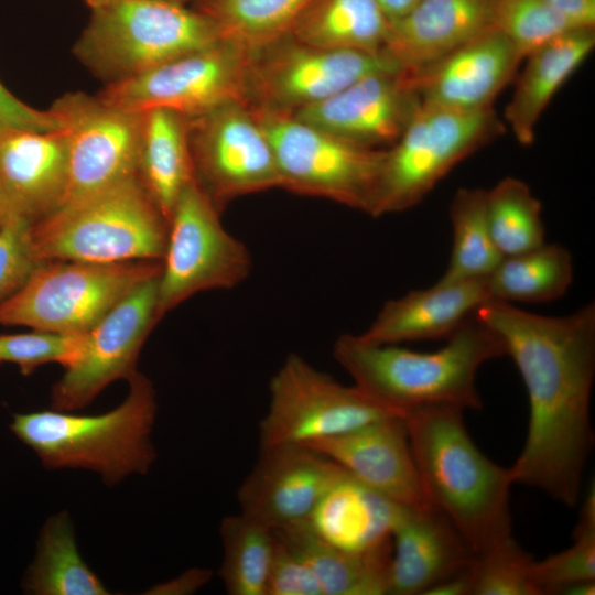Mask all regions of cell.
<instances>
[{"label":"cell","instance_id":"1","mask_svg":"<svg viewBox=\"0 0 595 595\" xmlns=\"http://www.w3.org/2000/svg\"><path fill=\"white\" fill-rule=\"evenodd\" d=\"M474 316L502 340L529 403L523 448L509 466L513 484L575 506L594 446L591 397L595 376V305L545 316L488 301Z\"/></svg>","mask_w":595,"mask_h":595},{"label":"cell","instance_id":"2","mask_svg":"<svg viewBox=\"0 0 595 595\" xmlns=\"http://www.w3.org/2000/svg\"><path fill=\"white\" fill-rule=\"evenodd\" d=\"M463 410L450 405L403 413L410 447L429 502L465 539L476 558L512 536L509 467L474 443Z\"/></svg>","mask_w":595,"mask_h":595},{"label":"cell","instance_id":"3","mask_svg":"<svg viewBox=\"0 0 595 595\" xmlns=\"http://www.w3.org/2000/svg\"><path fill=\"white\" fill-rule=\"evenodd\" d=\"M333 356L355 386L403 414L430 405L480 410L477 371L485 363L506 356V349L494 331L472 316L434 351L343 334L333 345Z\"/></svg>","mask_w":595,"mask_h":595},{"label":"cell","instance_id":"4","mask_svg":"<svg viewBox=\"0 0 595 595\" xmlns=\"http://www.w3.org/2000/svg\"><path fill=\"white\" fill-rule=\"evenodd\" d=\"M129 393L116 409L98 415L60 410L17 413L12 433L48 468H86L115 485L131 473L144 474L155 458L150 433L156 413L151 381L136 371Z\"/></svg>","mask_w":595,"mask_h":595},{"label":"cell","instance_id":"5","mask_svg":"<svg viewBox=\"0 0 595 595\" xmlns=\"http://www.w3.org/2000/svg\"><path fill=\"white\" fill-rule=\"evenodd\" d=\"M169 221L137 176L62 204L30 223L39 262L161 261Z\"/></svg>","mask_w":595,"mask_h":595},{"label":"cell","instance_id":"6","mask_svg":"<svg viewBox=\"0 0 595 595\" xmlns=\"http://www.w3.org/2000/svg\"><path fill=\"white\" fill-rule=\"evenodd\" d=\"M91 11L74 54L108 84L223 40L209 17L172 0H109Z\"/></svg>","mask_w":595,"mask_h":595},{"label":"cell","instance_id":"7","mask_svg":"<svg viewBox=\"0 0 595 595\" xmlns=\"http://www.w3.org/2000/svg\"><path fill=\"white\" fill-rule=\"evenodd\" d=\"M161 272V261L41 262L0 303V324L84 334L138 285Z\"/></svg>","mask_w":595,"mask_h":595},{"label":"cell","instance_id":"8","mask_svg":"<svg viewBox=\"0 0 595 595\" xmlns=\"http://www.w3.org/2000/svg\"><path fill=\"white\" fill-rule=\"evenodd\" d=\"M504 132L494 108L458 111L422 106L399 140L385 150L369 216L418 205L454 166Z\"/></svg>","mask_w":595,"mask_h":595},{"label":"cell","instance_id":"9","mask_svg":"<svg viewBox=\"0 0 595 595\" xmlns=\"http://www.w3.org/2000/svg\"><path fill=\"white\" fill-rule=\"evenodd\" d=\"M251 110L272 148L281 188L369 215L385 150L357 145L288 113Z\"/></svg>","mask_w":595,"mask_h":595},{"label":"cell","instance_id":"10","mask_svg":"<svg viewBox=\"0 0 595 595\" xmlns=\"http://www.w3.org/2000/svg\"><path fill=\"white\" fill-rule=\"evenodd\" d=\"M251 269L249 249L223 226L220 212L193 178L169 219L159 278L160 316L199 292L238 286Z\"/></svg>","mask_w":595,"mask_h":595},{"label":"cell","instance_id":"11","mask_svg":"<svg viewBox=\"0 0 595 595\" xmlns=\"http://www.w3.org/2000/svg\"><path fill=\"white\" fill-rule=\"evenodd\" d=\"M269 397L259 423L260 448L307 444L386 416L403 415L357 386L338 382L294 353L272 376Z\"/></svg>","mask_w":595,"mask_h":595},{"label":"cell","instance_id":"12","mask_svg":"<svg viewBox=\"0 0 595 595\" xmlns=\"http://www.w3.org/2000/svg\"><path fill=\"white\" fill-rule=\"evenodd\" d=\"M250 48L227 40L110 83L97 96L136 112L164 108L193 118L231 102L248 106Z\"/></svg>","mask_w":595,"mask_h":595},{"label":"cell","instance_id":"13","mask_svg":"<svg viewBox=\"0 0 595 595\" xmlns=\"http://www.w3.org/2000/svg\"><path fill=\"white\" fill-rule=\"evenodd\" d=\"M401 69L385 51L327 50L291 34L251 48L248 107L291 115L379 71Z\"/></svg>","mask_w":595,"mask_h":595},{"label":"cell","instance_id":"14","mask_svg":"<svg viewBox=\"0 0 595 595\" xmlns=\"http://www.w3.org/2000/svg\"><path fill=\"white\" fill-rule=\"evenodd\" d=\"M187 120L194 178L220 213L239 197L281 187L270 142L247 105Z\"/></svg>","mask_w":595,"mask_h":595},{"label":"cell","instance_id":"15","mask_svg":"<svg viewBox=\"0 0 595 595\" xmlns=\"http://www.w3.org/2000/svg\"><path fill=\"white\" fill-rule=\"evenodd\" d=\"M51 109L67 148V182L61 205L137 176L144 112L84 93L65 94Z\"/></svg>","mask_w":595,"mask_h":595},{"label":"cell","instance_id":"16","mask_svg":"<svg viewBox=\"0 0 595 595\" xmlns=\"http://www.w3.org/2000/svg\"><path fill=\"white\" fill-rule=\"evenodd\" d=\"M160 273L138 285L83 334L76 356L52 388L53 409H82L108 385L128 380L137 371L140 350L162 318Z\"/></svg>","mask_w":595,"mask_h":595},{"label":"cell","instance_id":"17","mask_svg":"<svg viewBox=\"0 0 595 595\" xmlns=\"http://www.w3.org/2000/svg\"><path fill=\"white\" fill-rule=\"evenodd\" d=\"M422 107L412 75L379 71L291 116L357 145L386 150Z\"/></svg>","mask_w":595,"mask_h":595},{"label":"cell","instance_id":"18","mask_svg":"<svg viewBox=\"0 0 595 595\" xmlns=\"http://www.w3.org/2000/svg\"><path fill=\"white\" fill-rule=\"evenodd\" d=\"M344 472L304 444L260 448L237 493L240 513L270 530L306 520Z\"/></svg>","mask_w":595,"mask_h":595},{"label":"cell","instance_id":"19","mask_svg":"<svg viewBox=\"0 0 595 595\" xmlns=\"http://www.w3.org/2000/svg\"><path fill=\"white\" fill-rule=\"evenodd\" d=\"M522 61L513 43L493 26L434 63L408 72L422 106L480 111L493 108Z\"/></svg>","mask_w":595,"mask_h":595},{"label":"cell","instance_id":"20","mask_svg":"<svg viewBox=\"0 0 595 595\" xmlns=\"http://www.w3.org/2000/svg\"><path fill=\"white\" fill-rule=\"evenodd\" d=\"M304 445L394 504L409 508L432 506L419 478L402 415L386 416Z\"/></svg>","mask_w":595,"mask_h":595},{"label":"cell","instance_id":"21","mask_svg":"<svg viewBox=\"0 0 595 595\" xmlns=\"http://www.w3.org/2000/svg\"><path fill=\"white\" fill-rule=\"evenodd\" d=\"M391 541L388 595H424L476 561L457 529L433 506L403 507Z\"/></svg>","mask_w":595,"mask_h":595},{"label":"cell","instance_id":"22","mask_svg":"<svg viewBox=\"0 0 595 595\" xmlns=\"http://www.w3.org/2000/svg\"><path fill=\"white\" fill-rule=\"evenodd\" d=\"M67 182L61 129L0 131V199L6 216L34 221L56 209Z\"/></svg>","mask_w":595,"mask_h":595},{"label":"cell","instance_id":"23","mask_svg":"<svg viewBox=\"0 0 595 595\" xmlns=\"http://www.w3.org/2000/svg\"><path fill=\"white\" fill-rule=\"evenodd\" d=\"M490 301L484 280L442 282L387 301L359 336L375 344L447 338L484 303Z\"/></svg>","mask_w":595,"mask_h":595},{"label":"cell","instance_id":"24","mask_svg":"<svg viewBox=\"0 0 595 595\" xmlns=\"http://www.w3.org/2000/svg\"><path fill=\"white\" fill-rule=\"evenodd\" d=\"M494 0H418L390 23L383 50L402 69L434 63L493 28Z\"/></svg>","mask_w":595,"mask_h":595},{"label":"cell","instance_id":"25","mask_svg":"<svg viewBox=\"0 0 595 595\" xmlns=\"http://www.w3.org/2000/svg\"><path fill=\"white\" fill-rule=\"evenodd\" d=\"M402 508L345 470L306 522L332 545L351 552H366L391 544L392 530Z\"/></svg>","mask_w":595,"mask_h":595},{"label":"cell","instance_id":"26","mask_svg":"<svg viewBox=\"0 0 595 595\" xmlns=\"http://www.w3.org/2000/svg\"><path fill=\"white\" fill-rule=\"evenodd\" d=\"M595 46V26L576 28L524 57L504 118L515 138L530 145L543 111Z\"/></svg>","mask_w":595,"mask_h":595},{"label":"cell","instance_id":"27","mask_svg":"<svg viewBox=\"0 0 595 595\" xmlns=\"http://www.w3.org/2000/svg\"><path fill=\"white\" fill-rule=\"evenodd\" d=\"M272 532L311 569L323 595H388L392 542L366 552L343 550L321 539L306 520Z\"/></svg>","mask_w":595,"mask_h":595},{"label":"cell","instance_id":"28","mask_svg":"<svg viewBox=\"0 0 595 595\" xmlns=\"http://www.w3.org/2000/svg\"><path fill=\"white\" fill-rule=\"evenodd\" d=\"M137 177L169 221L194 178L186 117L164 108L144 111Z\"/></svg>","mask_w":595,"mask_h":595},{"label":"cell","instance_id":"29","mask_svg":"<svg viewBox=\"0 0 595 595\" xmlns=\"http://www.w3.org/2000/svg\"><path fill=\"white\" fill-rule=\"evenodd\" d=\"M390 21L376 0H312L290 34L305 44L361 52L383 50Z\"/></svg>","mask_w":595,"mask_h":595},{"label":"cell","instance_id":"30","mask_svg":"<svg viewBox=\"0 0 595 595\" xmlns=\"http://www.w3.org/2000/svg\"><path fill=\"white\" fill-rule=\"evenodd\" d=\"M573 257L559 244H547L502 257L485 279L490 301L549 302L563 296L573 281Z\"/></svg>","mask_w":595,"mask_h":595},{"label":"cell","instance_id":"31","mask_svg":"<svg viewBox=\"0 0 595 595\" xmlns=\"http://www.w3.org/2000/svg\"><path fill=\"white\" fill-rule=\"evenodd\" d=\"M23 588L35 595L109 594L82 559L67 512L55 515L45 522Z\"/></svg>","mask_w":595,"mask_h":595},{"label":"cell","instance_id":"32","mask_svg":"<svg viewBox=\"0 0 595 595\" xmlns=\"http://www.w3.org/2000/svg\"><path fill=\"white\" fill-rule=\"evenodd\" d=\"M450 220L453 246L447 268L439 281L486 279L502 259L488 227L486 191L458 188L450 204Z\"/></svg>","mask_w":595,"mask_h":595},{"label":"cell","instance_id":"33","mask_svg":"<svg viewBox=\"0 0 595 595\" xmlns=\"http://www.w3.org/2000/svg\"><path fill=\"white\" fill-rule=\"evenodd\" d=\"M312 0H202L198 11L217 25L221 39L256 48L290 34Z\"/></svg>","mask_w":595,"mask_h":595},{"label":"cell","instance_id":"34","mask_svg":"<svg viewBox=\"0 0 595 595\" xmlns=\"http://www.w3.org/2000/svg\"><path fill=\"white\" fill-rule=\"evenodd\" d=\"M223 562L218 572L230 595H266L274 550L272 530L239 515L223 519L219 528Z\"/></svg>","mask_w":595,"mask_h":595},{"label":"cell","instance_id":"35","mask_svg":"<svg viewBox=\"0 0 595 595\" xmlns=\"http://www.w3.org/2000/svg\"><path fill=\"white\" fill-rule=\"evenodd\" d=\"M542 206L530 187L505 177L486 191V215L493 241L502 257L532 250L545 242Z\"/></svg>","mask_w":595,"mask_h":595},{"label":"cell","instance_id":"36","mask_svg":"<svg viewBox=\"0 0 595 595\" xmlns=\"http://www.w3.org/2000/svg\"><path fill=\"white\" fill-rule=\"evenodd\" d=\"M534 573L541 595L564 594L576 584L595 582L594 487L583 501L573 530V544L542 561H536Z\"/></svg>","mask_w":595,"mask_h":595},{"label":"cell","instance_id":"37","mask_svg":"<svg viewBox=\"0 0 595 595\" xmlns=\"http://www.w3.org/2000/svg\"><path fill=\"white\" fill-rule=\"evenodd\" d=\"M493 26L526 56L556 37L583 25L543 0H494Z\"/></svg>","mask_w":595,"mask_h":595},{"label":"cell","instance_id":"38","mask_svg":"<svg viewBox=\"0 0 595 595\" xmlns=\"http://www.w3.org/2000/svg\"><path fill=\"white\" fill-rule=\"evenodd\" d=\"M534 566L510 536L476 558L472 595H541Z\"/></svg>","mask_w":595,"mask_h":595},{"label":"cell","instance_id":"39","mask_svg":"<svg viewBox=\"0 0 595 595\" xmlns=\"http://www.w3.org/2000/svg\"><path fill=\"white\" fill-rule=\"evenodd\" d=\"M83 334L34 329L30 333L0 335V363H12L23 375L37 367L58 363L66 367L76 356Z\"/></svg>","mask_w":595,"mask_h":595},{"label":"cell","instance_id":"40","mask_svg":"<svg viewBox=\"0 0 595 595\" xmlns=\"http://www.w3.org/2000/svg\"><path fill=\"white\" fill-rule=\"evenodd\" d=\"M30 223L7 216L0 225V303L15 293L41 263L32 250Z\"/></svg>","mask_w":595,"mask_h":595},{"label":"cell","instance_id":"41","mask_svg":"<svg viewBox=\"0 0 595 595\" xmlns=\"http://www.w3.org/2000/svg\"><path fill=\"white\" fill-rule=\"evenodd\" d=\"M274 539L266 595H323L311 569L275 536Z\"/></svg>","mask_w":595,"mask_h":595},{"label":"cell","instance_id":"42","mask_svg":"<svg viewBox=\"0 0 595 595\" xmlns=\"http://www.w3.org/2000/svg\"><path fill=\"white\" fill-rule=\"evenodd\" d=\"M58 129L60 120L51 108L37 110L25 105L0 83V131H53Z\"/></svg>","mask_w":595,"mask_h":595},{"label":"cell","instance_id":"43","mask_svg":"<svg viewBox=\"0 0 595 595\" xmlns=\"http://www.w3.org/2000/svg\"><path fill=\"white\" fill-rule=\"evenodd\" d=\"M583 26H595V0H543Z\"/></svg>","mask_w":595,"mask_h":595},{"label":"cell","instance_id":"44","mask_svg":"<svg viewBox=\"0 0 595 595\" xmlns=\"http://www.w3.org/2000/svg\"><path fill=\"white\" fill-rule=\"evenodd\" d=\"M212 576L208 570H191L180 577L158 587L162 594H190L207 583Z\"/></svg>","mask_w":595,"mask_h":595},{"label":"cell","instance_id":"45","mask_svg":"<svg viewBox=\"0 0 595 595\" xmlns=\"http://www.w3.org/2000/svg\"><path fill=\"white\" fill-rule=\"evenodd\" d=\"M474 564L469 569L439 582L424 595H472Z\"/></svg>","mask_w":595,"mask_h":595},{"label":"cell","instance_id":"46","mask_svg":"<svg viewBox=\"0 0 595 595\" xmlns=\"http://www.w3.org/2000/svg\"><path fill=\"white\" fill-rule=\"evenodd\" d=\"M416 1L418 0H376L390 23L404 15Z\"/></svg>","mask_w":595,"mask_h":595},{"label":"cell","instance_id":"47","mask_svg":"<svg viewBox=\"0 0 595 595\" xmlns=\"http://www.w3.org/2000/svg\"><path fill=\"white\" fill-rule=\"evenodd\" d=\"M86 3L93 9L99 8L107 3L109 0H85Z\"/></svg>","mask_w":595,"mask_h":595},{"label":"cell","instance_id":"48","mask_svg":"<svg viewBox=\"0 0 595 595\" xmlns=\"http://www.w3.org/2000/svg\"><path fill=\"white\" fill-rule=\"evenodd\" d=\"M6 212H4V208H3V205H2V202L0 199V225L3 223V220L6 219Z\"/></svg>","mask_w":595,"mask_h":595},{"label":"cell","instance_id":"49","mask_svg":"<svg viewBox=\"0 0 595 595\" xmlns=\"http://www.w3.org/2000/svg\"><path fill=\"white\" fill-rule=\"evenodd\" d=\"M172 1H176V2L184 3V2H186V1H195V2H198V1H202V0H172Z\"/></svg>","mask_w":595,"mask_h":595}]
</instances>
